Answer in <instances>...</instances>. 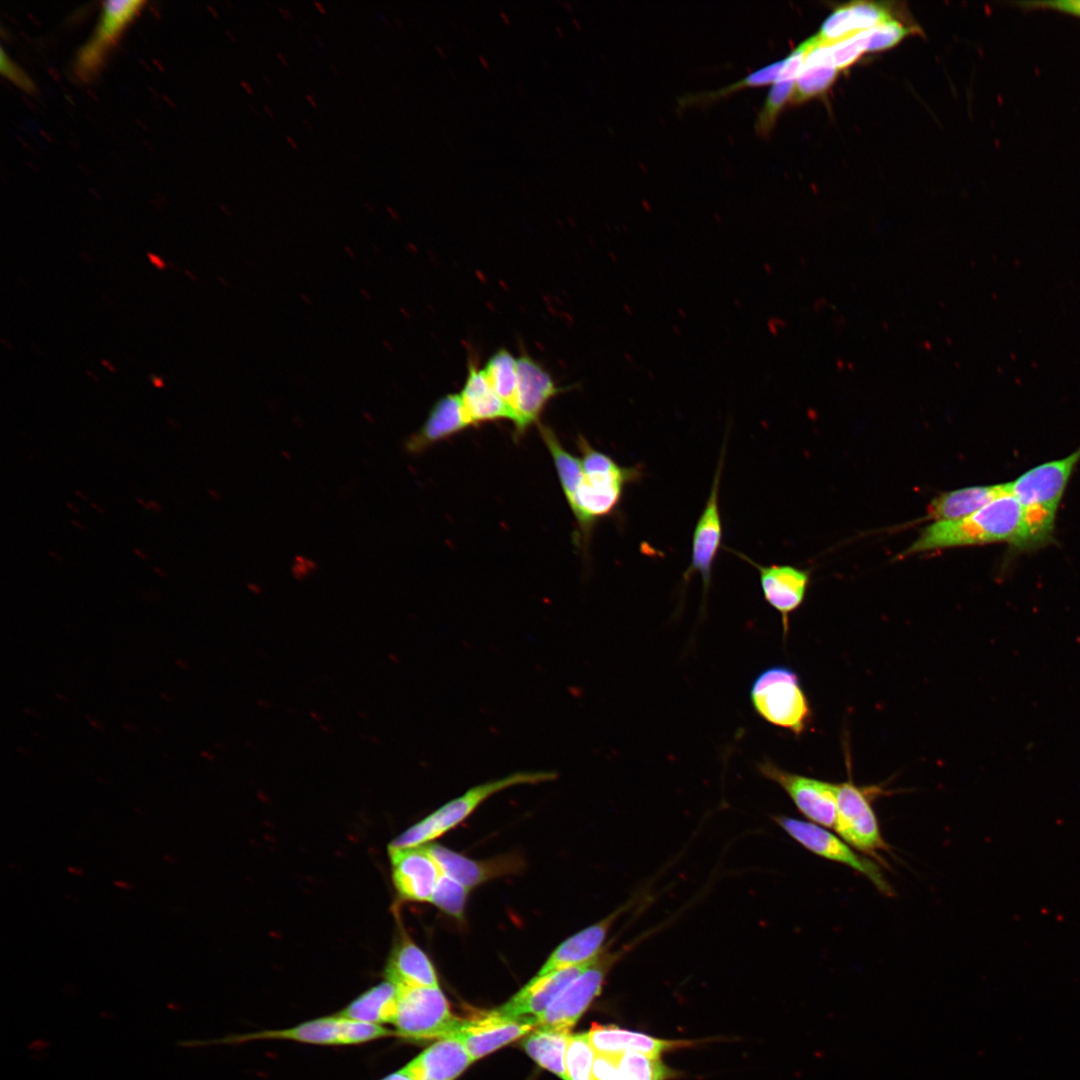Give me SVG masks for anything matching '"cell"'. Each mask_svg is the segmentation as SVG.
Here are the masks:
<instances>
[{
  "label": "cell",
  "instance_id": "obj_4",
  "mask_svg": "<svg viewBox=\"0 0 1080 1080\" xmlns=\"http://www.w3.org/2000/svg\"><path fill=\"white\" fill-rule=\"evenodd\" d=\"M558 777L555 771H517L505 777L476 785L461 796L450 800L434 812L417 822L388 846V851L419 847L435 840L470 816L485 800L492 795L519 785H536L553 781Z\"/></svg>",
  "mask_w": 1080,
  "mask_h": 1080
},
{
  "label": "cell",
  "instance_id": "obj_9",
  "mask_svg": "<svg viewBox=\"0 0 1080 1080\" xmlns=\"http://www.w3.org/2000/svg\"><path fill=\"white\" fill-rule=\"evenodd\" d=\"M772 819L786 834L808 851L855 870L870 880L881 893L888 896L893 894L892 887L874 861L856 852L846 841L829 832L825 827L786 815H773Z\"/></svg>",
  "mask_w": 1080,
  "mask_h": 1080
},
{
  "label": "cell",
  "instance_id": "obj_44",
  "mask_svg": "<svg viewBox=\"0 0 1080 1080\" xmlns=\"http://www.w3.org/2000/svg\"><path fill=\"white\" fill-rule=\"evenodd\" d=\"M240 85L248 95H253L254 90L248 82H246L245 80H240Z\"/></svg>",
  "mask_w": 1080,
  "mask_h": 1080
},
{
  "label": "cell",
  "instance_id": "obj_20",
  "mask_svg": "<svg viewBox=\"0 0 1080 1080\" xmlns=\"http://www.w3.org/2000/svg\"><path fill=\"white\" fill-rule=\"evenodd\" d=\"M471 426L460 394L449 393L433 404L422 426L407 437L403 448L410 455H419Z\"/></svg>",
  "mask_w": 1080,
  "mask_h": 1080
},
{
  "label": "cell",
  "instance_id": "obj_15",
  "mask_svg": "<svg viewBox=\"0 0 1080 1080\" xmlns=\"http://www.w3.org/2000/svg\"><path fill=\"white\" fill-rule=\"evenodd\" d=\"M537 1028V1018L515 1017L497 1009L479 1017L463 1020L453 1033L463 1042L473 1061L518 1039Z\"/></svg>",
  "mask_w": 1080,
  "mask_h": 1080
},
{
  "label": "cell",
  "instance_id": "obj_2",
  "mask_svg": "<svg viewBox=\"0 0 1080 1080\" xmlns=\"http://www.w3.org/2000/svg\"><path fill=\"white\" fill-rule=\"evenodd\" d=\"M576 444L581 454L583 477L569 507L577 524L575 540L585 548L596 523L616 511L625 487L638 480L642 472L639 466L619 465L609 455L591 446L582 435L578 436Z\"/></svg>",
  "mask_w": 1080,
  "mask_h": 1080
},
{
  "label": "cell",
  "instance_id": "obj_11",
  "mask_svg": "<svg viewBox=\"0 0 1080 1080\" xmlns=\"http://www.w3.org/2000/svg\"><path fill=\"white\" fill-rule=\"evenodd\" d=\"M144 4V1L139 0H117L103 3L96 31L79 49L74 61V71L80 80L89 81L96 76L103 66L109 51L120 39L121 34L128 25L140 13Z\"/></svg>",
  "mask_w": 1080,
  "mask_h": 1080
},
{
  "label": "cell",
  "instance_id": "obj_48",
  "mask_svg": "<svg viewBox=\"0 0 1080 1080\" xmlns=\"http://www.w3.org/2000/svg\"><path fill=\"white\" fill-rule=\"evenodd\" d=\"M285 138H286V141L290 145L291 148L298 149L297 143L294 141V139L291 136H286Z\"/></svg>",
  "mask_w": 1080,
  "mask_h": 1080
},
{
  "label": "cell",
  "instance_id": "obj_43",
  "mask_svg": "<svg viewBox=\"0 0 1080 1080\" xmlns=\"http://www.w3.org/2000/svg\"><path fill=\"white\" fill-rule=\"evenodd\" d=\"M381 1080H413V1078L402 1068L399 1071L387 1075Z\"/></svg>",
  "mask_w": 1080,
  "mask_h": 1080
},
{
  "label": "cell",
  "instance_id": "obj_39",
  "mask_svg": "<svg viewBox=\"0 0 1080 1080\" xmlns=\"http://www.w3.org/2000/svg\"><path fill=\"white\" fill-rule=\"evenodd\" d=\"M867 31L828 43L831 60L839 71L851 66L863 53L867 52Z\"/></svg>",
  "mask_w": 1080,
  "mask_h": 1080
},
{
  "label": "cell",
  "instance_id": "obj_38",
  "mask_svg": "<svg viewBox=\"0 0 1080 1080\" xmlns=\"http://www.w3.org/2000/svg\"><path fill=\"white\" fill-rule=\"evenodd\" d=\"M914 31L897 18L888 20L867 31V52L892 48Z\"/></svg>",
  "mask_w": 1080,
  "mask_h": 1080
},
{
  "label": "cell",
  "instance_id": "obj_14",
  "mask_svg": "<svg viewBox=\"0 0 1080 1080\" xmlns=\"http://www.w3.org/2000/svg\"><path fill=\"white\" fill-rule=\"evenodd\" d=\"M725 549L758 571L763 597L781 615L783 631L787 634L790 614L804 602L810 581L809 570L786 564L762 565L739 551Z\"/></svg>",
  "mask_w": 1080,
  "mask_h": 1080
},
{
  "label": "cell",
  "instance_id": "obj_34",
  "mask_svg": "<svg viewBox=\"0 0 1080 1080\" xmlns=\"http://www.w3.org/2000/svg\"><path fill=\"white\" fill-rule=\"evenodd\" d=\"M596 1052L588 1034H571L565 1053L566 1080H592Z\"/></svg>",
  "mask_w": 1080,
  "mask_h": 1080
},
{
  "label": "cell",
  "instance_id": "obj_7",
  "mask_svg": "<svg viewBox=\"0 0 1080 1080\" xmlns=\"http://www.w3.org/2000/svg\"><path fill=\"white\" fill-rule=\"evenodd\" d=\"M637 943L625 945L616 951L606 946L538 1017L537 1027L571 1030L600 994L612 967Z\"/></svg>",
  "mask_w": 1080,
  "mask_h": 1080
},
{
  "label": "cell",
  "instance_id": "obj_16",
  "mask_svg": "<svg viewBox=\"0 0 1080 1080\" xmlns=\"http://www.w3.org/2000/svg\"><path fill=\"white\" fill-rule=\"evenodd\" d=\"M637 903L638 897H633L598 922L567 938L553 950L538 975L585 964L595 959L607 946L605 941L616 921Z\"/></svg>",
  "mask_w": 1080,
  "mask_h": 1080
},
{
  "label": "cell",
  "instance_id": "obj_31",
  "mask_svg": "<svg viewBox=\"0 0 1080 1080\" xmlns=\"http://www.w3.org/2000/svg\"><path fill=\"white\" fill-rule=\"evenodd\" d=\"M537 427L541 438L553 459L562 491L569 505L572 502L583 477L581 460L565 449L551 427L544 425L541 422Z\"/></svg>",
  "mask_w": 1080,
  "mask_h": 1080
},
{
  "label": "cell",
  "instance_id": "obj_52",
  "mask_svg": "<svg viewBox=\"0 0 1080 1080\" xmlns=\"http://www.w3.org/2000/svg\"><path fill=\"white\" fill-rule=\"evenodd\" d=\"M500 16H501V18H502V19H503V20L505 21V23H506L507 25H509L510 21H509V19H508L507 15H506V14H505L504 12H501V13H500Z\"/></svg>",
  "mask_w": 1080,
  "mask_h": 1080
},
{
  "label": "cell",
  "instance_id": "obj_26",
  "mask_svg": "<svg viewBox=\"0 0 1080 1080\" xmlns=\"http://www.w3.org/2000/svg\"><path fill=\"white\" fill-rule=\"evenodd\" d=\"M460 397L472 426L501 419L513 420L509 407L495 393L483 369L478 368L473 358L469 359Z\"/></svg>",
  "mask_w": 1080,
  "mask_h": 1080
},
{
  "label": "cell",
  "instance_id": "obj_45",
  "mask_svg": "<svg viewBox=\"0 0 1080 1080\" xmlns=\"http://www.w3.org/2000/svg\"><path fill=\"white\" fill-rule=\"evenodd\" d=\"M278 10H279V12L281 13V15L283 16V18L285 20L290 21L292 19V15H291V13H290V11L288 9H285L284 7L280 6L278 8Z\"/></svg>",
  "mask_w": 1080,
  "mask_h": 1080
},
{
  "label": "cell",
  "instance_id": "obj_35",
  "mask_svg": "<svg viewBox=\"0 0 1080 1080\" xmlns=\"http://www.w3.org/2000/svg\"><path fill=\"white\" fill-rule=\"evenodd\" d=\"M783 62H784V60H780V61H777L775 63L770 64L769 66H765L762 69H759V70L749 74L745 78H743V79H741V80H739V81H737V82H735V83H733V84H731V85H729L727 87L721 88L719 90L712 91V92H705V93L698 94V95H693V96H686L681 100V104L682 105H690V104H696V103L700 104V103L711 102V101L720 99L722 97H725V96H727V95H729L731 93H734L736 91H739L741 89H745V88H749V87H759V86L768 85V84H770L772 82H775L776 79L778 78L780 70H781V68L783 66Z\"/></svg>",
  "mask_w": 1080,
  "mask_h": 1080
},
{
  "label": "cell",
  "instance_id": "obj_6",
  "mask_svg": "<svg viewBox=\"0 0 1080 1080\" xmlns=\"http://www.w3.org/2000/svg\"><path fill=\"white\" fill-rule=\"evenodd\" d=\"M462 1024L439 987L400 988L395 1035L415 1041L440 1039L456 1033Z\"/></svg>",
  "mask_w": 1080,
  "mask_h": 1080
},
{
  "label": "cell",
  "instance_id": "obj_21",
  "mask_svg": "<svg viewBox=\"0 0 1080 1080\" xmlns=\"http://www.w3.org/2000/svg\"><path fill=\"white\" fill-rule=\"evenodd\" d=\"M588 963L555 970L543 975L537 974L497 1010L509 1016L538 1019L558 995L586 968Z\"/></svg>",
  "mask_w": 1080,
  "mask_h": 1080
},
{
  "label": "cell",
  "instance_id": "obj_58",
  "mask_svg": "<svg viewBox=\"0 0 1080 1080\" xmlns=\"http://www.w3.org/2000/svg\"><path fill=\"white\" fill-rule=\"evenodd\" d=\"M116 884H117L118 886H121V887H124V888H127V886H128V885H126V884H124V883H122V882H116Z\"/></svg>",
  "mask_w": 1080,
  "mask_h": 1080
},
{
  "label": "cell",
  "instance_id": "obj_30",
  "mask_svg": "<svg viewBox=\"0 0 1080 1080\" xmlns=\"http://www.w3.org/2000/svg\"><path fill=\"white\" fill-rule=\"evenodd\" d=\"M570 1035V1030L537 1027L522 1046L541 1067L566 1080L565 1053Z\"/></svg>",
  "mask_w": 1080,
  "mask_h": 1080
},
{
  "label": "cell",
  "instance_id": "obj_33",
  "mask_svg": "<svg viewBox=\"0 0 1080 1080\" xmlns=\"http://www.w3.org/2000/svg\"><path fill=\"white\" fill-rule=\"evenodd\" d=\"M614 1056L624 1080H667L675 1075V1072L656 1057L636 1052H625Z\"/></svg>",
  "mask_w": 1080,
  "mask_h": 1080
},
{
  "label": "cell",
  "instance_id": "obj_10",
  "mask_svg": "<svg viewBox=\"0 0 1080 1080\" xmlns=\"http://www.w3.org/2000/svg\"><path fill=\"white\" fill-rule=\"evenodd\" d=\"M757 769L763 777L778 784L810 822L834 828L836 784L783 770L770 760L759 763Z\"/></svg>",
  "mask_w": 1080,
  "mask_h": 1080
},
{
  "label": "cell",
  "instance_id": "obj_59",
  "mask_svg": "<svg viewBox=\"0 0 1080 1080\" xmlns=\"http://www.w3.org/2000/svg\"><path fill=\"white\" fill-rule=\"evenodd\" d=\"M556 31L558 32V34H559V35H560L561 37H563V33H562V30H561V29H560L559 27H556Z\"/></svg>",
  "mask_w": 1080,
  "mask_h": 1080
},
{
  "label": "cell",
  "instance_id": "obj_51",
  "mask_svg": "<svg viewBox=\"0 0 1080 1080\" xmlns=\"http://www.w3.org/2000/svg\"><path fill=\"white\" fill-rule=\"evenodd\" d=\"M479 61L485 69H489V64L483 56H479Z\"/></svg>",
  "mask_w": 1080,
  "mask_h": 1080
},
{
  "label": "cell",
  "instance_id": "obj_57",
  "mask_svg": "<svg viewBox=\"0 0 1080 1080\" xmlns=\"http://www.w3.org/2000/svg\"><path fill=\"white\" fill-rule=\"evenodd\" d=\"M315 38L317 39L318 44L321 45V47H324V44L322 43L321 38L319 39L317 36H315Z\"/></svg>",
  "mask_w": 1080,
  "mask_h": 1080
},
{
  "label": "cell",
  "instance_id": "obj_1",
  "mask_svg": "<svg viewBox=\"0 0 1080 1080\" xmlns=\"http://www.w3.org/2000/svg\"><path fill=\"white\" fill-rule=\"evenodd\" d=\"M1024 516L1008 490L973 514L955 521L934 522L903 552V556L941 548L1006 542L1024 550Z\"/></svg>",
  "mask_w": 1080,
  "mask_h": 1080
},
{
  "label": "cell",
  "instance_id": "obj_46",
  "mask_svg": "<svg viewBox=\"0 0 1080 1080\" xmlns=\"http://www.w3.org/2000/svg\"><path fill=\"white\" fill-rule=\"evenodd\" d=\"M306 100H307V101H308V102L310 103V105H311V106H312V107H313L314 109H317V108H318L317 102H316V100H315V98H314L313 94H311V93H307V94H306Z\"/></svg>",
  "mask_w": 1080,
  "mask_h": 1080
},
{
  "label": "cell",
  "instance_id": "obj_27",
  "mask_svg": "<svg viewBox=\"0 0 1080 1080\" xmlns=\"http://www.w3.org/2000/svg\"><path fill=\"white\" fill-rule=\"evenodd\" d=\"M1008 490V482L986 486H972L944 492L931 500L927 518L955 521L978 511Z\"/></svg>",
  "mask_w": 1080,
  "mask_h": 1080
},
{
  "label": "cell",
  "instance_id": "obj_32",
  "mask_svg": "<svg viewBox=\"0 0 1080 1080\" xmlns=\"http://www.w3.org/2000/svg\"><path fill=\"white\" fill-rule=\"evenodd\" d=\"M483 371L493 390L506 403L513 416L518 379L517 358L506 348H500L489 357Z\"/></svg>",
  "mask_w": 1080,
  "mask_h": 1080
},
{
  "label": "cell",
  "instance_id": "obj_40",
  "mask_svg": "<svg viewBox=\"0 0 1080 1080\" xmlns=\"http://www.w3.org/2000/svg\"><path fill=\"white\" fill-rule=\"evenodd\" d=\"M0 70L9 81L25 92L32 93L36 87L30 77L1 49Z\"/></svg>",
  "mask_w": 1080,
  "mask_h": 1080
},
{
  "label": "cell",
  "instance_id": "obj_49",
  "mask_svg": "<svg viewBox=\"0 0 1080 1080\" xmlns=\"http://www.w3.org/2000/svg\"><path fill=\"white\" fill-rule=\"evenodd\" d=\"M276 56H277L278 60H279V61H280V62H281V63H282V64H283L284 66H288V65H289V64H288V62H287V60L285 59V57H284V55H283L282 53H280V52H277V53H276Z\"/></svg>",
  "mask_w": 1080,
  "mask_h": 1080
},
{
  "label": "cell",
  "instance_id": "obj_13",
  "mask_svg": "<svg viewBox=\"0 0 1080 1080\" xmlns=\"http://www.w3.org/2000/svg\"><path fill=\"white\" fill-rule=\"evenodd\" d=\"M725 450L724 442L710 493L693 531L690 564L683 574L685 582H688L694 573L700 574L705 594L709 590L714 562L722 545L723 526L719 508V490Z\"/></svg>",
  "mask_w": 1080,
  "mask_h": 1080
},
{
  "label": "cell",
  "instance_id": "obj_8",
  "mask_svg": "<svg viewBox=\"0 0 1080 1080\" xmlns=\"http://www.w3.org/2000/svg\"><path fill=\"white\" fill-rule=\"evenodd\" d=\"M878 792L872 787L855 785L851 778L837 783L834 825L837 834L850 846L877 859L881 851H888L872 806V795Z\"/></svg>",
  "mask_w": 1080,
  "mask_h": 1080
},
{
  "label": "cell",
  "instance_id": "obj_54",
  "mask_svg": "<svg viewBox=\"0 0 1080 1080\" xmlns=\"http://www.w3.org/2000/svg\"><path fill=\"white\" fill-rule=\"evenodd\" d=\"M436 51H437V52H438L439 54H441V57H443V58L445 57V54L443 53V51H442V50H441V49H440L439 47H436Z\"/></svg>",
  "mask_w": 1080,
  "mask_h": 1080
},
{
  "label": "cell",
  "instance_id": "obj_22",
  "mask_svg": "<svg viewBox=\"0 0 1080 1080\" xmlns=\"http://www.w3.org/2000/svg\"><path fill=\"white\" fill-rule=\"evenodd\" d=\"M473 1062L460 1038L451 1034L429 1046L403 1069L413 1080H455Z\"/></svg>",
  "mask_w": 1080,
  "mask_h": 1080
},
{
  "label": "cell",
  "instance_id": "obj_53",
  "mask_svg": "<svg viewBox=\"0 0 1080 1080\" xmlns=\"http://www.w3.org/2000/svg\"><path fill=\"white\" fill-rule=\"evenodd\" d=\"M263 78L265 79V81H266V82L268 83V85H269L270 87H273V86H274V85H273V83H272V82L270 81V79H269V78H268L267 76H265V75H264V76H263Z\"/></svg>",
  "mask_w": 1080,
  "mask_h": 1080
},
{
  "label": "cell",
  "instance_id": "obj_24",
  "mask_svg": "<svg viewBox=\"0 0 1080 1080\" xmlns=\"http://www.w3.org/2000/svg\"><path fill=\"white\" fill-rule=\"evenodd\" d=\"M588 1039L597 1055L614 1056L636 1052L659 1058L666 1051L690 1045L686 1041H671L640 1032L621 1029L615 1025L592 1024Z\"/></svg>",
  "mask_w": 1080,
  "mask_h": 1080
},
{
  "label": "cell",
  "instance_id": "obj_17",
  "mask_svg": "<svg viewBox=\"0 0 1080 1080\" xmlns=\"http://www.w3.org/2000/svg\"><path fill=\"white\" fill-rule=\"evenodd\" d=\"M435 859L441 871L469 890L503 875L519 872L524 866L518 855H503L487 860H474L440 844L422 845Z\"/></svg>",
  "mask_w": 1080,
  "mask_h": 1080
},
{
  "label": "cell",
  "instance_id": "obj_36",
  "mask_svg": "<svg viewBox=\"0 0 1080 1080\" xmlns=\"http://www.w3.org/2000/svg\"><path fill=\"white\" fill-rule=\"evenodd\" d=\"M795 82L780 80L774 82L755 122V130L759 136L764 137L771 133L780 112L791 101Z\"/></svg>",
  "mask_w": 1080,
  "mask_h": 1080
},
{
  "label": "cell",
  "instance_id": "obj_12",
  "mask_svg": "<svg viewBox=\"0 0 1080 1080\" xmlns=\"http://www.w3.org/2000/svg\"><path fill=\"white\" fill-rule=\"evenodd\" d=\"M517 388L513 404L514 440L538 425L548 403L567 388L556 385L550 373L529 354L517 358Z\"/></svg>",
  "mask_w": 1080,
  "mask_h": 1080
},
{
  "label": "cell",
  "instance_id": "obj_23",
  "mask_svg": "<svg viewBox=\"0 0 1080 1080\" xmlns=\"http://www.w3.org/2000/svg\"><path fill=\"white\" fill-rule=\"evenodd\" d=\"M891 3L855 1L841 5L823 22L818 38L823 42H836L856 33L872 29L888 20L895 19Z\"/></svg>",
  "mask_w": 1080,
  "mask_h": 1080
},
{
  "label": "cell",
  "instance_id": "obj_5",
  "mask_svg": "<svg viewBox=\"0 0 1080 1080\" xmlns=\"http://www.w3.org/2000/svg\"><path fill=\"white\" fill-rule=\"evenodd\" d=\"M750 700L755 712L768 723L796 736L812 722V710L798 674L787 666H772L753 681Z\"/></svg>",
  "mask_w": 1080,
  "mask_h": 1080
},
{
  "label": "cell",
  "instance_id": "obj_37",
  "mask_svg": "<svg viewBox=\"0 0 1080 1080\" xmlns=\"http://www.w3.org/2000/svg\"><path fill=\"white\" fill-rule=\"evenodd\" d=\"M468 893V888L442 872L429 902L447 915L462 920Z\"/></svg>",
  "mask_w": 1080,
  "mask_h": 1080
},
{
  "label": "cell",
  "instance_id": "obj_19",
  "mask_svg": "<svg viewBox=\"0 0 1080 1080\" xmlns=\"http://www.w3.org/2000/svg\"><path fill=\"white\" fill-rule=\"evenodd\" d=\"M254 1040H288L316 1045H353V1020L339 1014L319 1017L295 1026L235 1035L222 1043H242Z\"/></svg>",
  "mask_w": 1080,
  "mask_h": 1080
},
{
  "label": "cell",
  "instance_id": "obj_42",
  "mask_svg": "<svg viewBox=\"0 0 1080 1080\" xmlns=\"http://www.w3.org/2000/svg\"><path fill=\"white\" fill-rule=\"evenodd\" d=\"M1030 6L1054 9L1080 17V0H1058L1028 3Z\"/></svg>",
  "mask_w": 1080,
  "mask_h": 1080
},
{
  "label": "cell",
  "instance_id": "obj_50",
  "mask_svg": "<svg viewBox=\"0 0 1080 1080\" xmlns=\"http://www.w3.org/2000/svg\"><path fill=\"white\" fill-rule=\"evenodd\" d=\"M263 109L270 118L275 119V114H274L273 110L269 108V106L264 105Z\"/></svg>",
  "mask_w": 1080,
  "mask_h": 1080
},
{
  "label": "cell",
  "instance_id": "obj_3",
  "mask_svg": "<svg viewBox=\"0 0 1080 1080\" xmlns=\"http://www.w3.org/2000/svg\"><path fill=\"white\" fill-rule=\"evenodd\" d=\"M1080 461V446L1069 455L1039 464L1008 482L1024 516V551L1053 540L1056 514L1070 477Z\"/></svg>",
  "mask_w": 1080,
  "mask_h": 1080
},
{
  "label": "cell",
  "instance_id": "obj_28",
  "mask_svg": "<svg viewBox=\"0 0 1080 1080\" xmlns=\"http://www.w3.org/2000/svg\"><path fill=\"white\" fill-rule=\"evenodd\" d=\"M839 70L833 65L828 42L815 35V43L809 50L803 67L796 79L791 104H802L823 95L835 81Z\"/></svg>",
  "mask_w": 1080,
  "mask_h": 1080
},
{
  "label": "cell",
  "instance_id": "obj_56",
  "mask_svg": "<svg viewBox=\"0 0 1080 1080\" xmlns=\"http://www.w3.org/2000/svg\"><path fill=\"white\" fill-rule=\"evenodd\" d=\"M330 68H331V69H332V70L334 71V73H335L336 75H338V70H337V68H335V67H334V65H333V64H331V65H330Z\"/></svg>",
  "mask_w": 1080,
  "mask_h": 1080
},
{
  "label": "cell",
  "instance_id": "obj_41",
  "mask_svg": "<svg viewBox=\"0 0 1080 1080\" xmlns=\"http://www.w3.org/2000/svg\"><path fill=\"white\" fill-rule=\"evenodd\" d=\"M592 1080H624L619 1072L616 1057L596 1054Z\"/></svg>",
  "mask_w": 1080,
  "mask_h": 1080
},
{
  "label": "cell",
  "instance_id": "obj_25",
  "mask_svg": "<svg viewBox=\"0 0 1080 1080\" xmlns=\"http://www.w3.org/2000/svg\"><path fill=\"white\" fill-rule=\"evenodd\" d=\"M385 978L399 988L439 987L430 959L406 935L395 944L388 958Z\"/></svg>",
  "mask_w": 1080,
  "mask_h": 1080
},
{
  "label": "cell",
  "instance_id": "obj_47",
  "mask_svg": "<svg viewBox=\"0 0 1080 1080\" xmlns=\"http://www.w3.org/2000/svg\"><path fill=\"white\" fill-rule=\"evenodd\" d=\"M314 5H315L316 9L320 12V14L325 15L327 13L324 5L321 2L314 1Z\"/></svg>",
  "mask_w": 1080,
  "mask_h": 1080
},
{
  "label": "cell",
  "instance_id": "obj_18",
  "mask_svg": "<svg viewBox=\"0 0 1080 1080\" xmlns=\"http://www.w3.org/2000/svg\"><path fill=\"white\" fill-rule=\"evenodd\" d=\"M389 855L398 894L406 900L429 902L442 871L426 848L391 850Z\"/></svg>",
  "mask_w": 1080,
  "mask_h": 1080
},
{
  "label": "cell",
  "instance_id": "obj_55",
  "mask_svg": "<svg viewBox=\"0 0 1080 1080\" xmlns=\"http://www.w3.org/2000/svg\"><path fill=\"white\" fill-rule=\"evenodd\" d=\"M302 121H303V123H304V124L306 125V127H307L308 129H311V126H310V124H309V123L307 122V119L303 118V119H302Z\"/></svg>",
  "mask_w": 1080,
  "mask_h": 1080
},
{
  "label": "cell",
  "instance_id": "obj_29",
  "mask_svg": "<svg viewBox=\"0 0 1080 1080\" xmlns=\"http://www.w3.org/2000/svg\"><path fill=\"white\" fill-rule=\"evenodd\" d=\"M399 996L400 988L386 980L363 992L337 1014L379 1025L393 1024Z\"/></svg>",
  "mask_w": 1080,
  "mask_h": 1080
}]
</instances>
